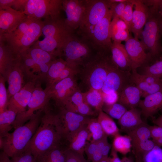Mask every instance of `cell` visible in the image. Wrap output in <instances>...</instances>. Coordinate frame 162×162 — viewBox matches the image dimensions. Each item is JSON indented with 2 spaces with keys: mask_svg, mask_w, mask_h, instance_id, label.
Segmentation results:
<instances>
[{
  "mask_svg": "<svg viewBox=\"0 0 162 162\" xmlns=\"http://www.w3.org/2000/svg\"><path fill=\"white\" fill-rule=\"evenodd\" d=\"M62 139L57 113L52 112L49 104L44 108L40 124L26 150L36 158L40 154L62 145Z\"/></svg>",
  "mask_w": 162,
  "mask_h": 162,
  "instance_id": "6da1fadb",
  "label": "cell"
},
{
  "mask_svg": "<svg viewBox=\"0 0 162 162\" xmlns=\"http://www.w3.org/2000/svg\"><path fill=\"white\" fill-rule=\"evenodd\" d=\"M43 21L27 16L14 31L0 33L3 41L16 56L25 53L42 35Z\"/></svg>",
  "mask_w": 162,
  "mask_h": 162,
  "instance_id": "7a4b0ae2",
  "label": "cell"
},
{
  "mask_svg": "<svg viewBox=\"0 0 162 162\" xmlns=\"http://www.w3.org/2000/svg\"><path fill=\"white\" fill-rule=\"evenodd\" d=\"M42 34L44 38L38 40L33 45L54 55L63 56V48L70 38L74 34V30L66 23L65 19L60 16L48 18L43 20Z\"/></svg>",
  "mask_w": 162,
  "mask_h": 162,
  "instance_id": "3957f363",
  "label": "cell"
},
{
  "mask_svg": "<svg viewBox=\"0 0 162 162\" xmlns=\"http://www.w3.org/2000/svg\"><path fill=\"white\" fill-rule=\"evenodd\" d=\"M44 109L37 111L29 120L15 129L13 132L4 137H0V149L10 158L26 150L40 124Z\"/></svg>",
  "mask_w": 162,
  "mask_h": 162,
  "instance_id": "277c9868",
  "label": "cell"
},
{
  "mask_svg": "<svg viewBox=\"0 0 162 162\" xmlns=\"http://www.w3.org/2000/svg\"><path fill=\"white\" fill-rule=\"evenodd\" d=\"M149 13L147 21L139 39L152 58L158 56L162 52V15L159 11L157 0H149Z\"/></svg>",
  "mask_w": 162,
  "mask_h": 162,
  "instance_id": "5b68a950",
  "label": "cell"
},
{
  "mask_svg": "<svg viewBox=\"0 0 162 162\" xmlns=\"http://www.w3.org/2000/svg\"><path fill=\"white\" fill-rule=\"evenodd\" d=\"M112 62L111 55L97 52L82 66L80 73L88 90L101 91Z\"/></svg>",
  "mask_w": 162,
  "mask_h": 162,
  "instance_id": "8992f818",
  "label": "cell"
},
{
  "mask_svg": "<svg viewBox=\"0 0 162 162\" xmlns=\"http://www.w3.org/2000/svg\"><path fill=\"white\" fill-rule=\"evenodd\" d=\"M110 11L107 0H86V10L78 31L82 38L85 40Z\"/></svg>",
  "mask_w": 162,
  "mask_h": 162,
  "instance_id": "52a82bcc",
  "label": "cell"
},
{
  "mask_svg": "<svg viewBox=\"0 0 162 162\" xmlns=\"http://www.w3.org/2000/svg\"><path fill=\"white\" fill-rule=\"evenodd\" d=\"M112 19L110 10L106 16L94 27L93 29L84 40L93 49L99 52L108 54L112 42L110 34V27Z\"/></svg>",
  "mask_w": 162,
  "mask_h": 162,
  "instance_id": "ba28073f",
  "label": "cell"
},
{
  "mask_svg": "<svg viewBox=\"0 0 162 162\" xmlns=\"http://www.w3.org/2000/svg\"><path fill=\"white\" fill-rule=\"evenodd\" d=\"M88 44L74 34L68 40L63 50L65 60L73 66L80 68L91 58V51Z\"/></svg>",
  "mask_w": 162,
  "mask_h": 162,
  "instance_id": "9c48e42d",
  "label": "cell"
},
{
  "mask_svg": "<svg viewBox=\"0 0 162 162\" xmlns=\"http://www.w3.org/2000/svg\"><path fill=\"white\" fill-rule=\"evenodd\" d=\"M62 0H28L24 12L29 17L38 19L55 18L60 16Z\"/></svg>",
  "mask_w": 162,
  "mask_h": 162,
  "instance_id": "30bf717a",
  "label": "cell"
},
{
  "mask_svg": "<svg viewBox=\"0 0 162 162\" xmlns=\"http://www.w3.org/2000/svg\"><path fill=\"white\" fill-rule=\"evenodd\" d=\"M59 126L64 140L69 143L78 131L87 124L90 118L59 108L57 113Z\"/></svg>",
  "mask_w": 162,
  "mask_h": 162,
  "instance_id": "8fae6325",
  "label": "cell"
},
{
  "mask_svg": "<svg viewBox=\"0 0 162 162\" xmlns=\"http://www.w3.org/2000/svg\"><path fill=\"white\" fill-rule=\"evenodd\" d=\"M50 99L48 90L46 88L43 89L41 86V82L38 81L33 92L27 109L17 114L14 128L15 129L24 124L37 111L49 104Z\"/></svg>",
  "mask_w": 162,
  "mask_h": 162,
  "instance_id": "7c38bea8",
  "label": "cell"
},
{
  "mask_svg": "<svg viewBox=\"0 0 162 162\" xmlns=\"http://www.w3.org/2000/svg\"><path fill=\"white\" fill-rule=\"evenodd\" d=\"M46 89L50 98L54 100L59 108L64 107L69 98L79 89L74 76L66 78Z\"/></svg>",
  "mask_w": 162,
  "mask_h": 162,
  "instance_id": "4fadbf2b",
  "label": "cell"
},
{
  "mask_svg": "<svg viewBox=\"0 0 162 162\" xmlns=\"http://www.w3.org/2000/svg\"><path fill=\"white\" fill-rule=\"evenodd\" d=\"M125 48L130 57L132 64V70L144 66L152 59L150 54L146 52L143 44L139 39L130 37L125 42Z\"/></svg>",
  "mask_w": 162,
  "mask_h": 162,
  "instance_id": "5bb4252c",
  "label": "cell"
},
{
  "mask_svg": "<svg viewBox=\"0 0 162 162\" xmlns=\"http://www.w3.org/2000/svg\"><path fill=\"white\" fill-rule=\"evenodd\" d=\"M86 0H62V9L65 13V21L74 30L79 28L86 8Z\"/></svg>",
  "mask_w": 162,
  "mask_h": 162,
  "instance_id": "9a60e30c",
  "label": "cell"
},
{
  "mask_svg": "<svg viewBox=\"0 0 162 162\" xmlns=\"http://www.w3.org/2000/svg\"><path fill=\"white\" fill-rule=\"evenodd\" d=\"M24 78L21 57L18 56L8 70L5 79L8 84L7 92L9 100L24 86Z\"/></svg>",
  "mask_w": 162,
  "mask_h": 162,
  "instance_id": "2e32d148",
  "label": "cell"
},
{
  "mask_svg": "<svg viewBox=\"0 0 162 162\" xmlns=\"http://www.w3.org/2000/svg\"><path fill=\"white\" fill-rule=\"evenodd\" d=\"M128 73V71H124L119 68L112 61L101 92L105 93L116 92L119 94L127 86L126 83Z\"/></svg>",
  "mask_w": 162,
  "mask_h": 162,
  "instance_id": "e0dca14e",
  "label": "cell"
},
{
  "mask_svg": "<svg viewBox=\"0 0 162 162\" xmlns=\"http://www.w3.org/2000/svg\"><path fill=\"white\" fill-rule=\"evenodd\" d=\"M39 81H40L37 80L28 81L21 89L10 98L8 109L14 111L17 114L25 111L34 90Z\"/></svg>",
  "mask_w": 162,
  "mask_h": 162,
  "instance_id": "ac0fdd59",
  "label": "cell"
},
{
  "mask_svg": "<svg viewBox=\"0 0 162 162\" xmlns=\"http://www.w3.org/2000/svg\"><path fill=\"white\" fill-rule=\"evenodd\" d=\"M27 16L24 12L10 7H0V33L14 31Z\"/></svg>",
  "mask_w": 162,
  "mask_h": 162,
  "instance_id": "d6986e66",
  "label": "cell"
},
{
  "mask_svg": "<svg viewBox=\"0 0 162 162\" xmlns=\"http://www.w3.org/2000/svg\"><path fill=\"white\" fill-rule=\"evenodd\" d=\"M134 6L131 33L139 39L141 32L147 21L149 7L145 1L132 0Z\"/></svg>",
  "mask_w": 162,
  "mask_h": 162,
  "instance_id": "ffe728a7",
  "label": "cell"
},
{
  "mask_svg": "<svg viewBox=\"0 0 162 162\" xmlns=\"http://www.w3.org/2000/svg\"><path fill=\"white\" fill-rule=\"evenodd\" d=\"M20 56L25 77L28 81L34 80L41 82L46 80L49 67L39 65L26 53Z\"/></svg>",
  "mask_w": 162,
  "mask_h": 162,
  "instance_id": "44dd1931",
  "label": "cell"
},
{
  "mask_svg": "<svg viewBox=\"0 0 162 162\" xmlns=\"http://www.w3.org/2000/svg\"><path fill=\"white\" fill-rule=\"evenodd\" d=\"M67 110L83 116H93L96 112L85 101L82 92L80 89L68 99L64 107Z\"/></svg>",
  "mask_w": 162,
  "mask_h": 162,
  "instance_id": "7402d4cb",
  "label": "cell"
},
{
  "mask_svg": "<svg viewBox=\"0 0 162 162\" xmlns=\"http://www.w3.org/2000/svg\"><path fill=\"white\" fill-rule=\"evenodd\" d=\"M110 51L112 60L119 68L125 71L132 70L131 61L124 45L113 42Z\"/></svg>",
  "mask_w": 162,
  "mask_h": 162,
  "instance_id": "603a6c76",
  "label": "cell"
},
{
  "mask_svg": "<svg viewBox=\"0 0 162 162\" xmlns=\"http://www.w3.org/2000/svg\"><path fill=\"white\" fill-rule=\"evenodd\" d=\"M138 106L146 118L152 116L162 108V90L146 96Z\"/></svg>",
  "mask_w": 162,
  "mask_h": 162,
  "instance_id": "cb8c5ba5",
  "label": "cell"
},
{
  "mask_svg": "<svg viewBox=\"0 0 162 162\" xmlns=\"http://www.w3.org/2000/svg\"><path fill=\"white\" fill-rule=\"evenodd\" d=\"M141 96V92L136 86L127 85L119 94L118 102L130 110L139 105Z\"/></svg>",
  "mask_w": 162,
  "mask_h": 162,
  "instance_id": "d4e9b609",
  "label": "cell"
},
{
  "mask_svg": "<svg viewBox=\"0 0 162 162\" xmlns=\"http://www.w3.org/2000/svg\"><path fill=\"white\" fill-rule=\"evenodd\" d=\"M142 114L141 111L136 108L128 110L118 120L121 130L127 133L143 123Z\"/></svg>",
  "mask_w": 162,
  "mask_h": 162,
  "instance_id": "484cf974",
  "label": "cell"
},
{
  "mask_svg": "<svg viewBox=\"0 0 162 162\" xmlns=\"http://www.w3.org/2000/svg\"><path fill=\"white\" fill-rule=\"evenodd\" d=\"M110 34L113 42L121 43L127 40L130 34L126 23L118 18H112L110 27Z\"/></svg>",
  "mask_w": 162,
  "mask_h": 162,
  "instance_id": "4316f807",
  "label": "cell"
},
{
  "mask_svg": "<svg viewBox=\"0 0 162 162\" xmlns=\"http://www.w3.org/2000/svg\"><path fill=\"white\" fill-rule=\"evenodd\" d=\"M69 65L61 57L54 60L51 64L47 74L45 88L48 89L53 85L63 70Z\"/></svg>",
  "mask_w": 162,
  "mask_h": 162,
  "instance_id": "83f0119b",
  "label": "cell"
},
{
  "mask_svg": "<svg viewBox=\"0 0 162 162\" xmlns=\"http://www.w3.org/2000/svg\"><path fill=\"white\" fill-rule=\"evenodd\" d=\"M39 65L50 67L52 62L56 59L53 55L34 45L25 53Z\"/></svg>",
  "mask_w": 162,
  "mask_h": 162,
  "instance_id": "f1b7e54d",
  "label": "cell"
},
{
  "mask_svg": "<svg viewBox=\"0 0 162 162\" xmlns=\"http://www.w3.org/2000/svg\"><path fill=\"white\" fill-rule=\"evenodd\" d=\"M87 124L78 131L69 143V149L83 154L86 146L89 141V134Z\"/></svg>",
  "mask_w": 162,
  "mask_h": 162,
  "instance_id": "f546056e",
  "label": "cell"
},
{
  "mask_svg": "<svg viewBox=\"0 0 162 162\" xmlns=\"http://www.w3.org/2000/svg\"><path fill=\"white\" fill-rule=\"evenodd\" d=\"M17 57L5 44L0 40V74L5 80L8 70Z\"/></svg>",
  "mask_w": 162,
  "mask_h": 162,
  "instance_id": "4dcf8cb0",
  "label": "cell"
},
{
  "mask_svg": "<svg viewBox=\"0 0 162 162\" xmlns=\"http://www.w3.org/2000/svg\"><path fill=\"white\" fill-rule=\"evenodd\" d=\"M62 145L40 154L36 157V162H65V151Z\"/></svg>",
  "mask_w": 162,
  "mask_h": 162,
  "instance_id": "1f68e13d",
  "label": "cell"
},
{
  "mask_svg": "<svg viewBox=\"0 0 162 162\" xmlns=\"http://www.w3.org/2000/svg\"><path fill=\"white\" fill-rule=\"evenodd\" d=\"M82 93L85 101L96 112L102 110L104 102L101 91L90 89Z\"/></svg>",
  "mask_w": 162,
  "mask_h": 162,
  "instance_id": "d6a6232c",
  "label": "cell"
},
{
  "mask_svg": "<svg viewBox=\"0 0 162 162\" xmlns=\"http://www.w3.org/2000/svg\"><path fill=\"white\" fill-rule=\"evenodd\" d=\"M17 114L14 111L8 109L0 113V137L7 136L14 128Z\"/></svg>",
  "mask_w": 162,
  "mask_h": 162,
  "instance_id": "836d02e7",
  "label": "cell"
},
{
  "mask_svg": "<svg viewBox=\"0 0 162 162\" xmlns=\"http://www.w3.org/2000/svg\"><path fill=\"white\" fill-rule=\"evenodd\" d=\"M97 119L106 135L114 136L119 134V129L112 118L103 110L98 114Z\"/></svg>",
  "mask_w": 162,
  "mask_h": 162,
  "instance_id": "e575fe53",
  "label": "cell"
},
{
  "mask_svg": "<svg viewBox=\"0 0 162 162\" xmlns=\"http://www.w3.org/2000/svg\"><path fill=\"white\" fill-rule=\"evenodd\" d=\"M112 148L117 152L125 155L131 151V140L128 135H122L119 134L114 136Z\"/></svg>",
  "mask_w": 162,
  "mask_h": 162,
  "instance_id": "d590c367",
  "label": "cell"
},
{
  "mask_svg": "<svg viewBox=\"0 0 162 162\" xmlns=\"http://www.w3.org/2000/svg\"><path fill=\"white\" fill-rule=\"evenodd\" d=\"M87 128L89 132L90 142H97L107 136L97 118H91L87 124Z\"/></svg>",
  "mask_w": 162,
  "mask_h": 162,
  "instance_id": "8d00e7d4",
  "label": "cell"
},
{
  "mask_svg": "<svg viewBox=\"0 0 162 162\" xmlns=\"http://www.w3.org/2000/svg\"><path fill=\"white\" fill-rule=\"evenodd\" d=\"M127 134L130 138L132 143L149 139L151 137L150 125L144 122Z\"/></svg>",
  "mask_w": 162,
  "mask_h": 162,
  "instance_id": "74e56055",
  "label": "cell"
},
{
  "mask_svg": "<svg viewBox=\"0 0 162 162\" xmlns=\"http://www.w3.org/2000/svg\"><path fill=\"white\" fill-rule=\"evenodd\" d=\"M132 148L136 158L142 159L144 155L157 145L152 140L149 139L132 143Z\"/></svg>",
  "mask_w": 162,
  "mask_h": 162,
  "instance_id": "f35d334b",
  "label": "cell"
},
{
  "mask_svg": "<svg viewBox=\"0 0 162 162\" xmlns=\"http://www.w3.org/2000/svg\"><path fill=\"white\" fill-rule=\"evenodd\" d=\"M131 80L141 91L142 97L144 98L162 90V82L149 84L136 80Z\"/></svg>",
  "mask_w": 162,
  "mask_h": 162,
  "instance_id": "ab89813d",
  "label": "cell"
},
{
  "mask_svg": "<svg viewBox=\"0 0 162 162\" xmlns=\"http://www.w3.org/2000/svg\"><path fill=\"white\" fill-rule=\"evenodd\" d=\"M102 110L111 117L118 120L128 110L124 106L117 103L111 104H104Z\"/></svg>",
  "mask_w": 162,
  "mask_h": 162,
  "instance_id": "60d3db41",
  "label": "cell"
},
{
  "mask_svg": "<svg viewBox=\"0 0 162 162\" xmlns=\"http://www.w3.org/2000/svg\"><path fill=\"white\" fill-rule=\"evenodd\" d=\"M6 82L4 78L0 74V113L8 109L9 100L5 86Z\"/></svg>",
  "mask_w": 162,
  "mask_h": 162,
  "instance_id": "b9f144b4",
  "label": "cell"
},
{
  "mask_svg": "<svg viewBox=\"0 0 162 162\" xmlns=\"http://www.w3.org/2000/svg\"><path fill=\"white\" fill-rule=\"evenodd\" d=\"M142 160V162H162V149L155 146L144 155Z\"/></svg>",
  "mask_w": 162,
  "mask_h": 162,
  "instance_id": "7bdbcfd3",
  "label": "cell"
},
{
  "mask_svg": "<svg viewBox=\"0 0 162 162\" xmlns=\"http://www.w3.org/2000/svg\"><path fill=\"white\" fill-rule=\"evenodd\" d=\"M134 6L132 0L127 1L122 18L127 24L130 33L132 27Z\"/></svg>",
  "mask_w": 162,
  "mask_h": 162,
  "instance_id": "ee69618b",
  "label": "cell"
},
{
  "mask_svg": "<svg viewBox=\"0 0 162 162\" xmlns=\"http://www.w3.org/2000/svg\"><path fill=\"white\" fill-rule=\"evenodd\" d=\"M131 79H135L143 82L149 84H153L162 82L161 78L147 74H139L136 70H132Z\"/></svg>",
  "mask_w": 162,
  "mask_h": 162,
  "instance_id": "f6af8a7d",
  "label": "cell"
},
{
  "mask_svg": "<svg viewBox=\"0 0 162 162\" xmlns=\"http://www.w3.org/2000/svg\"><path fill=\"white\" fill-rule=\"evenodd\" d=\"M127 0L121 2H112L107 0L108 6L112 14V18H118L122 19Z\"/></svg>",
  "mask_w": 162,
  "mask_h": 162,
  "instance_id": "bcb514c9",
  "label": "cell"
},
{
  "mask_svg": "<svg viewBox=\"0 0 162 162\" xmlns=\"http://www.w3.org/2000/svg\"><path fill=\"white\" fill-rule=\"evenodd\" d=\"M144 74L161 78L162 60L158 61L150 66H146L144 69Z\"/></svg>",
  "mask_w": 162,
  "mask_h": 162,
  "instance_id": "7dc6e473",
  "label": "cell"
},
{
  "mask_svg": "<svg viewBox=\"0 0 162 162\" xmlns=\"http://www.w3.org/2000/svg\"><path fill=\"white\" fill-rule=\"evenodd\" d=\"M65 162H88L83 154L72 151L68 148L65 151Z\"/></svg>",
  "mask_w": 162,
  "mask_h": 162,
  "instance_id": "c3c4849f",
  "label": "cell"
},
{
  "mask_svg": "<svg viewBox=\"0 0 162 162\" xmlns=\"http://www.w3.org/2000/svg\"><path fill=\"white\" fill-rule=\"evenodd\" d=\"M11 162H36V159L27 150L19 155L11 158Z\"/></svg>",
  "mask_w": 162,
  "mask_h": 162,
  "instance_id": "681fc988",
  "label": "cell"
},
{
  "mask_svg": "<svg viewBox=\"0 0 162 162\" xmlns=\"http://www.w3.org/2000/svg\"><path fill=\"white\" fill-rule=\"evenodd\" d=\"M151 138L158 146H162V128L157 125L150 126Z\"/></svg>",
  "mask_w": 162,
  "mask_h": 162,
  "instance_id": "f907efd6",
  "label": "cell"
},
{
  "mask_svg": "<svg viewBox=\"0 0 162 162\" xmlns=\"http://www.w3.org/2000/svg\"><path fill=\"white\" fill-rule=\"evenodd\" d=\"M102 93L104 104H111L118 101L119 94L117 92H112L107 93Z\"/></svg>",
  "mask_w": 162,
  "mask_h": 162,
  "instance_id": "816d5d0a",
  "label": "cell"
},
{
  "mask_svg": "<svg viewBox=\"0 0 162 162\" xmlns=\"http://www.w3.org/2000/svg\"><path fill=\"white\" fill-rule=\"evenodd\" d=\"M97 149V141L88 142L86 144L84 152L88 160H90Z\"/></svg>",
  "mask_w": 162,
  "mask_h": 162,
  "instance_id": "f5cc1de1",
  "label": "cell"
},
{
  "mask_svg": "<svg viewBox=\"0 0 162 162\" xmlns=\"http://www.w3.org/2000/svg\"><path fill=\"white\" fill-rule=\"evenodd\" d=\"M28 0H14L11 8L20 11L24 12Z\"/></svg>",
  "mask_w": 162,
  "mask_h": 162,
  "instance_id": "db71d44e",
  "label": "cell"
},
{
  "mask_svg": "<svg viewBox=\"0 0 162 162\" xmlns=\"http://www.w3.org/2000/svg\"><path fill=\"white\" fill-rule=\"evenodd\" d=\"M111 147V145L108 141L103 146L101 152L104 158L108 157V155Z\"/></svg>",
  "mask_w": 162,
  "mask_h": 162,
  "instance_id": "11a10c76",
  "label": "cell"
},
{
  "mask_svg": "<svg viewBox=\"0 0 162 162\" xmlns=\"http://www.w3.org/2000/svg\"><path fill=\"white\" fill-rule=\"evenodd\" d=\"M111 157H109L110 162H122L116 151L112 147L111 153Z\"/></svg>",
  "mask_w": 162,
  "mask_h": 162,
  "instance_id": "9f6ffc18",
  "label": "cell"
},
{
  "mask_svg": "<svg viewBox=\"0 0 162 162\" xmlns=\"http://www.w3.org/2000/svg\"><path fill=\"white\" fill-rule=\"evenodd\" d=\"M0 162H11L10 158L3 151L0 153Z\"/></svg>",
  "mask_w": 162,
  "mask_h": 162,
  "instance_id": "6f0895ef",
  "label": "cell"
},
{
  "mask_svg": "<svg viewBox=\"0 0 162 162\" xmlns=\"http://www.w3.org/2000/svg\"><path fill=\"white\" fill-rule=\"evenodd\" d=\"M153 122L156 125L162 128V115L156 118L153 119Z\"/></svg>",
  "mask_w": 162,
  "mask_h": 162,
  "instance_id": "680465c9",
  "label": "cell"
},
{
  "mask_svg": "<svg viewBox=\"0 0 162 162\" xmlns=\"http://www.w3.org/2000/svg\"><path fill=\"white\" fill-rule=\"evenodd\" d=\"M157 3L159 11L162 15V0H157Z\"/></svg>",
  "mask_w": 162,
  "mask_h": 162,
  "instance_id": "91938a15",
  "label": "cell"
},
{
  "mask_svg": "<svg viewBox=\"0 0 162 162\" xmlns=\"http://www.w3.org/2000/svg\"><path fill=\"white\" fill-rule=\"evenodd\" d=\"M122 162H133L131 158L126 157H124L121 160Z\"/></svg>",
  "mask_w": 162,
  "mask_h": 162,
  "instance_id": "94428289",
  "label": "cell"
},
{
  "mask_svg": "<svg viewBox=\"0 0 162 162\" xmlns=\"http://www.w3.org/2000/svg\"><path fill=\"white\" fill-rule=\"evenodd\" d=\"M97 162H110L109 157L104 158L100 160Z\"/></svg>",
  "mask_w": 162,
  "mask_h": 162,
  "instance_id": "6125c7cd",
  "label": "cell"
},
{
  "mask_svg": "<svg viewBox=\"0 0 162 162\" xmlns=\"http://www.w3.org/2000/svg\"><path fill=\"white\" fill-rule=\"evenodd\" d=\"M112 2H125L126 0H109Z\"/></svg>",
  "mask_w": 162,
  "mask_h": 162,
  "instance_id": "be15d7a7",
  "label": "cell"
},
{
  "mask_svg": "<svg viewBox=\"0 0 162 162\" xmlns=\"http://www.w3.org/2000/svg\"><path fill=\"white\" fill-rule=\"evenodd\" d=\"M136 162H142V159L140 158H136Z\"/></svg>",
  "mask_w": 162,
  "mask_h": 162,
  "instance_id": "e7e4bbea",
  "label": "cell"
},
{
  "mask_svg": "<svg viewBox=\"0 0 162 162\" xmlns=\"http://www.w3.org/2000/svg\"><path fill=\"white\" fill-rule=\"evenodd\" d=\"M161 60H162V56L161 57Z\"/></svg>",
  "mask_w": 162,
  "mask_h": 162,
  "instance_id": "03108f58",
  "label": "cell"
}]
</instances>
